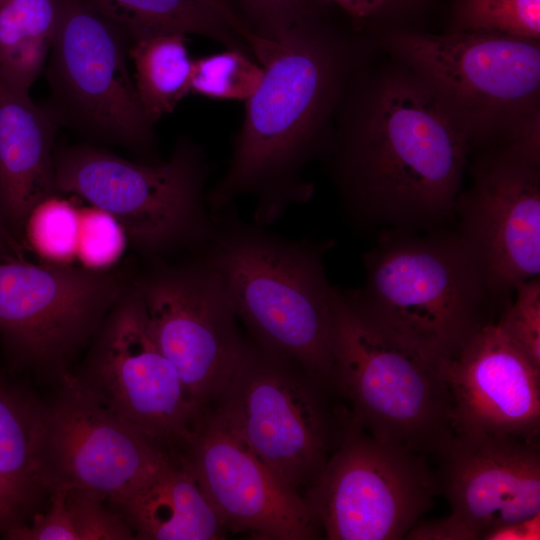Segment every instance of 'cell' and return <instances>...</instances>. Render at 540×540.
<instances>
[{
	"mask_svg": "<svg viewBox=\"0 0 540 540\" xmlns=\"http://www.w3.org/2000/svg\"><path fill=\"white\" fill-rule=\"evenodd\" d=\"M324 154L350 218L390 230H437L455 217L470 136L411 70L376 76L354 65Z\"/></svg>",
	"mask_w": 540,
	"mask_h": 540,
	"instance_id": "obj_1",
	"label": "cell"
},
{
	"mask_svg": "<svg viewBox=\"0 0 540 540\" xmlns=\"http://www.w3.org/2000/svg\"><path fill=\"white\" fill-rule=\"evenodd\" d=\"M321 11L277 40H254L263 76L245 101L228 167L207 191L212 214L248 195L256 202L254 223L265 227L311 199L303 170L327 150L334 112L358 59L355 45Z\"/></svg>",
	"mask_w": 540,
	"mask_h": 540,
	"instance_id": "obj_2",
	"label": "cell"
},
{
	"mask_svg": "<svg viewBox=\"0 0 540 540\" xmlns=\"http://www.w3.org/2000/svg\"><path fill=\"white\" fill-rule=\"evenodd\" d=\"M230 206L213 214V235L196 251L218 275L250 340L331 381L334 286L324 257L333 242L278 236L242 221Z\"/></svg>",
	"mask_w": 540,
	"mask_h": 540,
	"instance_id": "obj_3",
	"label": "cell"
},
{
	"mask_svg": "<svg viewBox=\"0 0 540 540\" xmlns=\"http://www.w3.org/2000/svg\"><path fill=\"white\" fill-rule=\"evenodd\" d=\"M363 287L349 290L382 332L423 358L455 356L493 318L481 271L456 232L389 230L363 255Z\"/></svg>",
	"mask_w": 540,
	"mask_h": 540,
	"instance_id": "obj_4",
	"label": "cell"
},
{
	"mask_svg": "<svg viewBox=\"0 0 540 540\" xmlns=\"http://www.w3.org/2000/svg\"><path fill=\"white\" fill-rule=\"evenodd\" d=\"M384 46L447 106L472 150L539 136V41L486 32L398 31Z\"/></svg>",
	"mask_w": 540,
	"mask_h": 540,
	"instance_id": "obj_5",
	"label": "cell"
},
{
	"mask_svg": "<svg viewBox=\"0 0 540 540\" xmlns=\"http://www.w3.org/2000/svg\"><path fill=\"white\" fill-rule=\"evenodd\" d=\"M212 409L293 491L315 485L352 421L334 384L248 337Z\"/></svg>",
	"mask_w": 540,
	"mask_h": 540,
	"instance_id": "obj_6",
	"label": "cell"
},
{
	"mask_svg": "<svg viewBox=\"0 0 540 540\" xmlns=\"http://www.w3.org/2000/svg\"><path fill=\"white\" fill-rule=\"evenodd\" d=\"M332 307L331 381L352 418L378 440L437 457L452 434L439 364L382 332L349 290L334 286Z\"/></svg>",
	"mask_w": 540,
	"mask_h": 540,
	"instance_id": "obj_7",
	"label": "cell"
},
{
	"mask_svg": "<svg viewBox=\"0 0 540 540\" xmlns=\"http://www.w3.org/2000/svg\"><path fill=\"white\" fill-rule=\"evenodd\" d=\"M54 164L57 192L111 214L129 245L150 260L195 250L213 235L206 190L211 166L191 140L181 139L162 164L132 162L91 146L58 151Z\"/></svg>",
	"mask_w": 540,
	"mask_h": 540,
	"instance_id": "obj_8",
	"label": "cell"
},
{
	"mask_svg": "<svg viewBox=\"0 0 540 540\" xmlns=\"http://www.w3.org/2000/svg\"><path fill=\"white\" fill-rule=\"evenodd\" d=\"M131 280L110 270L32 263L0 230V340L9 358L62 378Z\"/></svg>",
	"mask_w": 540,
	"mask_h": 540,
	"instance_id": "obj_9",
	"label": "cell"
},
{
	"mask_svg": "<svg viewBox=\"0 0 540 540\" xmlns=\"http://www.w3.org/2000/svg\"><path fill=\"white\" fill-rule=\"evenodd\" d=\"M71 378L101 406L179 461L207 410L190 398L158 346L133 282Z\"/></svg>",
	"mask_w": 540,
	"mask_h": 540,
	"instance_id": "obj_10",
	"label": "cell"
},
{
	"mask_svg": "<svg viewBox=\"0 0 540 540\" xmlns=\"http://www.w3.org/2000/svg\"><path fill=\"white\" fill-rule=\"evenodd\" d=\"M438 495L428 457L376 439L352 418L304 499L326 539L396 540Z\"/></svg>",
	"mask_w": 540,
	"mask_h": 540,
	"instance_id": "obj_11",
	"label": "cell"
},
{
	"mask_svg": "<svg viewBox=\"0 0 540 540\" xmlns=\"http://www.w3.org/2000/svg\"><path fill=\"white\" fill-rule=\"evenodd\" d=\"M150 262L132 278L150 329L192 401L208 410L233 379L248 339L221 280L196 250L180 263Z\"/></svg>",
	"mask_w": 540,
	"mask_h": 540,
	"instance_id": "obj_12",
	"label": "cell"
},
{
	"mask_svg": "<svg viewBox=\"0 0 540 540\" xmlns=\"http://www.w3.org/2000/svg\"><path fill=\"white\" fill-rule=\"evenodd\" d=\"M476 150L471 186L455 207L457 233L492 307L503 309L520 283L540 274V164L501 147Z\"/></svg>",
	"mask_w": 540,
	"mask_h": 540,
	"instance_id": "obj_13",
	"label": "cell"
},
{
	"mask_svg": "<svg viewBox=\"0 0 540 540\" xmlns=\"http://www.w3.org/2000/svg\"><path fill=\"white\" fill-rule=\"evenodd\" d=\"M124 34L86 0H62L50 52V79L67 110L87 128L151 151L147 119L130 74Z\"/></svg>",
	"mask_w": 540,
	"mask_h": 540,
	"instance_id": "obj_14",
	"label": "cell"
},
{
	"mask_svg": "<svg viewBox=\"0 0 540 540\" xmlns=\"http://www.w3.org/2000/svg\"><path fill=\"white\" fill-rule=\"evenodd\" d=\"M45 404L43 471L48 493L79 488L115 500L176 461L83 390L69 375Z\"/></svg>",
	"mask_w": 540,
	"mask_h": 540,
	"instance_id": "obj_15",
	"label": "cell"
},
{
	"mask_svg": "<svg viewBox=\"0 0 540 540\" xmlns=\"http://www.w3.org/2000/svg\"><path fill=\"white\" fill-rule=\"evenodd\" d=\"M180 462L193 474L226 531L258 540H314L323 534L307 502L212 408Z\"/></svg>",
	"mask_w": 540,
	"mask_h": 540,
	"instance_id": "obj_16",
	"label": "cell"
},
{
	"mask_svg": "<svg viewBox=\"0 0 540 540\" xmlns=\"http://www.w3.org/2000/svg\"><path fill=\"white\" fill-rule=\"evenodd\" d=\"M539 440L496 433L452 432L439 454L440 494L472 534L540 514Z\"/></svg>",
	"mask_w": 540,
	"mask_h": 540,
	"instance_id": "obj_17",
	"label": "cell"
},
{
	"mask_svg": "<svg viewBox=\"0 0 540 540\" xmlns=\"http://www.w3.org/2000/svg\"><path fill=\"white\" fill-rule=\"evenodd\" d=\"M439 367L451 397L452 432L539 440L540 368L496 320Z\"/></svg>",
	"mask_w": 540,
	"mask_h": 540,
	"instance_id": "obj_18",
	"label": "cell"
},
{
	"mask_svg": "<svg viewBox=\"0 0 540 540\" xmlns=\"http://www.w3.org/2000/svg\"><path fill=\"white\" fill-rule=\"evenodd\" d=\"M56 128V117L29 91L0 80V229L21 249L29 214L57 193Z\"/></svg>",
	"mask_w": 540,
	"mask_h": 540,
	"instance_id": "obj_19",
	"label": "cell"
},
{
	"mask_svg": "<svg viewBox=\"0 0 540 540\" xmlns=\"http://www.w3.org/2000/svg\"><path fill=\"white\" fill-rule=\"evenodd\" d=\"M138 540H217L226 529L193 474L169 461L108 502Z\"/></svg>",
	"mask_w": 540,
	"mask_h": 540,
	"instance_id": "obj_20",
	"label": "cell"
},
{
	"mask_svg": "<svg viewBox=\"0 0 540 540\" xmlns=\"http://www.w3.org/2000/svg\"><path fill=\"white\" fill-rule=\"evenodd\" d=\"M45 404L0 378V474L35 512L49 496L43 471Z\"/></svg>",
	"mask_w": 540,
	"mask_h": 540,
	"instance_id": "obj_21",
	"label": "cell"
},
{
	"mask_svg": "<svg viewBox=\"0 0 540 540\" xmlns=\"http://www.w3.org/2000/svg\"><path fill=\"white\" fill-rule=\"evenodd\" d=\"M131 41L159 34H197L252 58L248 44L202 0H86Z\"/></svg>",
	"mask_w": 540,
	"mask_h": 540,
	"instance_id": "obj_22",
	"label": "cell"
},
{
	"mask_svg": "<svg viewBox=\"0 0 540 540\" xmlns=\"http://www.w3.org/2000/svg\"><path fill=\"white\" fill-rule=\"evenodd\" d=\"M62 0H0V80L29 91L50 55Z\"/></svg>",
	"mask_w": 540,
	"mask_h": 540,
	"instance_id": "obj_23",
	"label": "cell"
},
{
	"mask_svg": "<svg viewBox=\"0 0 540 540\" xmlns=\"http://www.w3.org/2000/svg\"><path fill=\"white\" fill-rule=\"evenodd\" d=\"M186 35L168 33L132 41L128 57L142 109L152 125L190 93L193 60Z\"/></svg>",
	"mask_w": 540,
	"mask_h": 540,
	"instance_id": "obj_24",
	"label": "cell"
},
{
	"mask_svg": "<svg viewBox=\"0 0 540 540\" xmlns=\"http://www.w3.org/2000/svg\"><path fill=\"white\" fill-rule=\"evenodd\" d=\"M81 209L52 195L29 214L23 229L22 248L34 251L47 263L69 265L76 259Z\"/></svg>",
	"mask_w": 540,
	"mask_h": 540,
	"instance_id": "obj_25",
	"label": "cell"
},
{
	"mask_svg": "<svg viewBox=\"0 0 540 540\" xmlns=\"http://www.w3.org/2000/svg\"><path fill=\"white\" fill-rule=\"evenodd\" d=\"M452 32L540 39V0H457Z\"/></svg>",
	"mask_w": 540,
	"mask_h": 540,
	"instance_id": "obj_26",
	"label": "cell"
},
{
	"mask_svg": "<svg viewBox=\"0 0 540 540\" xmlns=\"http://www.w3.org/2000/svg\"><path fill=\"white\" fill-rule=\"evenodd\" d=\"M263 67L235 49L193 60L190 93L217 100L246 101L258 88Z\"/></svg>",
	"mask_w": 540,
	"mask_h": 540,
	"instance_id": "obj_27",
	"label": "cell"
},
{
	"mask_svg": "<svg viewBox=\"0 0 540 540\" xmlns=\"http://www.w3.org/2000/svg\"><path fill=\"white\" fill-rule=\"evenodd\" d=\"M129 244L121 224L109 213L92 206L81 209L76 259L91 270H110Z\"/></svg>",
	"mask_w": 540,
	"mask_h": 540,
	"instance_id": "obj_28",
	"label": "cell"
},
{
	"mask_svg": "<svg viewBox=\"0 0 540 540\" xmlns=\"http://www.w3.org/2000/svg\"><path fill=\"white\" fill-rule=\"evenodd\" d=\"M497 324L506 336L540 368V277L520 283L500 312Z\"/></svg>",
	"mask_w": 540,
	"mask_h": 540,
	"instance_id": "obj_29",
	"label": "cell"
},
{
	"mask_svg": "<svg viewBox=\"0 0 540 540\" xmlns=\"http://www.w3.org/2000/svg\"><path fill=\"white\" fill-rule=\"evenodd\" d=\"M66 505L78 540H131L123 517L99 494L79 488L66 492Z\"/></svg>",
	"mask_w": 540,
	"mask_h": 540,
	"instance_id": "obj_30",
	"label": "cell"
},
{
	"mask_svg": "<svg viewBox=\"0 0 540 540\" xmlns=\"http://www.w3.org/2000/svg\"><path fill=\"white\" fill-rule=\"evenodd\" d=\"M252 32L277 40L303 18L322 9L325 0H229Z\"/></svg>",
	"mask_w": 540,
	"mask_h": 540,
	"instance_id": "obj_31",
	"label": "cell"
},
{
	"mask_svg": "<svg viewBox=\"0 0 540 540\" xmlns=\"http://www.w3.org/2000/svg\"><path fill=\"white\" fill-rule=\"evenodd\" d=\"M67 489H53L49 509L35 513L31 519L7 533L2 538L8 540H78L66 505Z\"/></svg>",
	"mask_w": 540,
	"mask_h": 540,
	"instance_id": "obj_32",
	"label": "cell"
},
{
	"mask_svg": "<svg viewBox=\"0 0 540 540\" xmlns=\"http://www.w3.org/2000/svg\"><path fill=\"white\" fill-rule=\"evenodd\" d=\"M36 512L0 474V536L27 523Z\"/></svg>",
	"mask_w": 540,
	"mask_h": 540,
	"instance_id": "obj_33",
	"label": "cell"
},
{
	"mask_svg": "<svg viewBox=\"0 0 540 540\" xmlns=\"http://www.w3.org/2000/svg\"><path fill=\"white\" fill-rule=\"evenodd\" d=\"M405 539L474 540L467 528L452 514L435 521H418Z\"/></svg>",
	"mask_w": 540,
	"mask_h": 540,
	"instance_id": "obj_34",
	"label": "cell"
},
{
	"mask_svg": "<svg viewBox=\"0 0 540 540\" xmlns=\"http://www.w3.org/2000/svg\"><path fill=\"white\" fill-rule=\"evenodd\" d=\"M539 515L511 523L489 533L485 540H530L539 539Z\"/></svg>",
	"mask_w": 540,
	"mask_h": 540,
	"instance_id": "obj_35",
	"label": "cell"
},
{
	"mask_svg": "<svg viewBox=\"0 0 540 540\" xmlns=\"http://www.w3.org/2000/svg\"><path fill=\"white\" fill-rule=\"evenodd\" d=\"M202 1L209 6L243 40H247L249 38L252 33L250 28L229 0Z\"/></svg>",
	"mask_w": 540,
	"mask_h": 540,
	"instance_id": "obj_36",
	"label": "cell"
},
{
	"mask_svg": "<svg viewBox=\"0 0 540 540\" xmlns=\"http://www.w3.org/2000/svg\"><path fill=\"white\" fill-rule=\"evenodd\" d=\"M342 8L357 21L366 20L386 10L387 0H325Z\"/></svg>",
	"mask_w": 540,
	"mask_h": 540,
	"instance_id": "obj_37",
	"label": "cell"
},
{
	"mask_svg": "<svg viewBox=\"0 0 540 540\" xmlns=\"http://www.w3.org/2000/svg\"><path fill=\"white\" fill-rule=\"evenodd\" d=\"M421 0H387L386 10L408 8Z\"/></svg>",
	"mask_w": 540,
	"mask_h": 540,
	"instance_id": "obj_38",
	"label": "cell"
}]
</instances>
